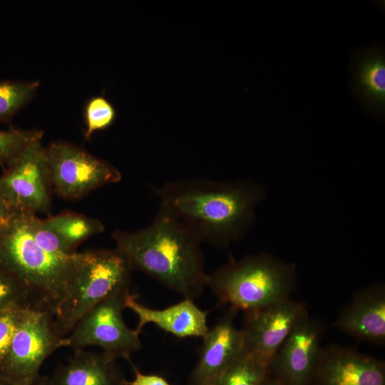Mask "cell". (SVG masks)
<instances>
[{
    "label": "cell",
    "mask_w": 385,
    "mask_h": 385,
    "mask_svg": "<svg viewBox=\"0 0 385 385\" xmlns=\"http://www.w3.org/2000/svg\"><path fill=\"white\" fill-rule=\"evenodd\" d=\"M337 330L359 340L385 343V287L375 284L357 292L343 307L333 324Z\"/></svg>",
    "instance_id": "obj_14"
},
{
    "label": "cell",
    "mask_w": 385,
    "mask_h": 385,
    "mask_svg": "<svg viewBox=\"0 0 385 385\" xmlns=\"http://www.w3.org/2000/svg\"><path fill=\"white\" fill-rule=\"evenodd\" d=\"M0 175V192L13 212L36 215L51 207V182L41 140L20 152Z\"/></svg>",
    "instance_id": "obj_9"
},
{
    "label": "cell",
    "mask_w": 385,
    "mask_h": 385,
    "mask_svg": "<svg viewBox=\"0 0 385 385\" xmlns=\"http://www.w3.org/2000/svg\"><path fill=\"white\" fill-rule=\"evenodd\" d=\"M260 385H281L276 380L272 378L270 376H267L263 380Z\"/></svg>",
    "instance_id": "obj_28"
},
{
    "label": "cell",
    "mask_w": 385,
    "mask_h": 385,
    "mask_svg": "<svg viewBox=\"0 0 385 385\" xmlns=\"http://www.w3.org/2000/svg\"><path fill=\"white\" fill-rule=\"evenodd\" d=\"M327 324L308 312L268 366V375L281 385H310Z\"/></svg>",
    "instance_id": "obj_11"
},
{
    "label": "cell",
    "mask_w": 385,
    "mask_h": 385,
    "mask_svg": "<svg viewBox=\"0 0 385 385\" xmlns=\"http://www.w3.org/2000/svg\"><path fill=\"white\" fill-rule=\"evenodd\" d=\"M267 375V367L243 351L213 385H260Z\"/></svg>",
    "instance_id": "obj_20"
},
{
    "label": "cell",
    "mask_w": 385,
    "mask_h": 385,
    "mask_svg": "<svg viewBox=\"0 0 385 385\" xmlns=\"http://www.w3.org/2000/svg\"><path fill=\"white\" fill-rule=\"evenodd\" d=\"M237 312L229 309L202 338L199 357L189 385H213L219 376L244 351L243 336L234 324Z\"/></svg>",
    "instance_id": "obj_13"
},
{
    "label": "cell",
    "mask_w": 385,
    "mask_h": 385,
    "mask_svg": "<svg viewBox=\"0 0 385 385\" xmlns=\"http://www.w3.org/2000/svg\"><path fill=\"white\" fill-rule=\"evenodd\" d=\"M130 289L117 290L84 314L71 332L63 339V346L75 351L96 346L115 359L130 361L131 355L142 347L136 332L123 317L124 297Z\"/></svg>",
    "instance_id": "obj_6"
},
{
    "label": "cell",
    "mask_w": 385,
    "mask_h": 385,
    "mask_svg": "<svg viewBox=\"0 0 385 385\" xmlns=\"http://www.w3.org/2000/svg\"><path fill=\"white\" fill-rule=\"evenodd\" d=\"M39 86L38 80H0V122H10L32 100Z\"/></svg>",
    "instance_id": "obj_19"
},
{
    "label": "cell",
    "mask_w": 385,
    "mask_h": 385,
    "mask_svg": "<svg viewBox=\"0 0 385 385\" xmlns=\"http://www.w3.org/2000/svg\"><path fill=\"white\" fill-rule=\"evenodd\" d=\"M132 270L117 248L86 252L68 295L53 317L56 332L66 337L101 301L117 290L130 289Z\"/></svg>",
    "instance_id": "obj_5"
},
{
    "label": "cell",
    "mask_w": 385,
    "mask_h": 385,
    "mask_svg": "<svg viewBox=\"0 0 385 385\" xmlns=\"http://www.w3.org/2000/svg\"><path fill=\"white\" fill-rule=\"evenodd\" d=\"M63 339L54 328L51 314L25 307L0 376L14 385H31L44 361L63 347Z\"/></svg>",
    "instance_id": "obj_7"
},
{
    "label": "cell",
    "mask_w": 385,
    "mask_h": 385,
    "mask_svg": "<svg viewBox=\"0 0 385 385\" xmlns=\"http://www.w3.org/2000/svg\"><path fill=\"white\" fill-rule=\"evenodd\" d=\"M41 130H24L10 128L0 130V165H7L14 157L31 143L41 140Z\"/></svg>",
    "instance_id": "obj_22"
},
{
    "label": "cell",
    "mask_w": 385,
    "mask_h": 385,
    "mask_svg": "<svg viewBox=\"0 0 385 385\" xmlns=\"http://www.w3.org/2000/svg\"><path fill=\"white\" fill-rule=\"evenodd\" d=\"M12 215L13 211L10 209L0 192V233L9 225Z\"/></svg>",
    "instance_id": "obj_26"
},
{
    "label": "cell",
    "mask_w": 385,
    "mask_h": 385,
    "mask_svg": "<svg viewBox=\"0 0 385 385\" xmlns=\"http://www.w3.org/2000/svg\"><path fill=\"white\" fill-rule=\"evenodd\" d=\"M296 278L294 264L262 252L231 258L208 274L207 287L221 304L246 312L290 298Z\"/></svg>",
    "instance_id": "obj_4"
},
{
    "label": "cell",
    "mask_w": 385,
    "mask_h": 385,
    "mask_svg": "<svg viewBox=\"0 0 385 385\" xmlns=\"http://www.w3.org/2000/svg\"><path fill=\"white\" fill-rule=\"evenodd\" d=\"M24 305H13L0 311V367L19 327Z\"/></svg>",
    "instance_id": "obj_23"
},
{
    "label": "cell",
    "mask_w": 385,
    "mask_h": 385,
    "mask_svg": "<svg viewBox=\"0 0 385 385\" xmlns=\"http://www.w3.org/2000/svg\"><path fill=\"white\" fill-rule=\"evenodd\" d=\"M51 186L61 197L74 200L102 186L120 181V172L111 163L66 141L46 148Z\"/></svg>",
    "instance_id": "obj_8"
},
{
    "label": "cell",
    "mask_w": 385,
    "mask_h": 385,
    "mask_svg": "<svg viewBox=\"0 0 385 385\" xmlns=\"http://www.w3.org/2000/svg\"><path fill=\"white\" fill-rule=\"evenodd\" d=\"M112 237L133 270L143 272L184 298L193 300L207 287L201 242L164 210L159 207L148 226L130 232L118 230Z\"/></svg>",
    "instance_id": "obj_2"
},
{
    "label": "cell",
    "mask_w": 385,
    "mask_h": 385,
    "mask_svg": "<svg viewBox=\"0 0 385 385\" xmlns=\"http://www.w3.org/2000/svg\"><path fill=\"white\" fill-rule=\"evenodd\" d=\"M310 385H385V364L354 348L321 347Z\"/></svg>",
    "instance_id": "obj_12"
},
{
    "label": "cell",
    "mask_w": 385,
    "mask_h": 385,
    "mask_svg": "<svg viewBox=\"0 0 385 385\" xmlns=\"http://www.w3.org/2000/svg\"><path fill=\"white\" fill-rule=\"evenodd\" d=\"M307 312L302 302L288 298L245 312L240 329L244 351L268 368L297 322Z\"/></svg>",
    "instance_id": "obj_10"
},
{
    "label": "cell",
    "mask_w": 385,
    "mask_h": 385,
    "mask_svg": "<svg viewBox=\"0 0 385 385\" xmlns=\"http://www.w3.org/2000/svg\"><path fill=\"white\" fill-rule=\"evenodd\" d=\"M138 295L128 292L124 297L125 308L138 317L135 331L140 334L145 324L152 323L179 338L202 337L208 332L207 312L200 309L192 299L183 301L162 309H154L138 301Z\"/></svg>",
    "instance_id": "obj_15"
},
{
    "label": "cell",
    "mask_w": 385,
    "mask_h": 385,
    "mask_svg": "<svg viewBox=\"0 0 385 385\" xmlns=\"http://www.w3.org/2000/svg\"><path fill=\"white\" fill-rule=\"evenodd\" d=\"M29 214L13 212L0 233V267L17 279L30 308L54 316L66 299L86 252L56 256L41 247L30 230Z\"/></svg>",
    "instance_id": "obj_3"
},
{
    "label": "cell",
    "mask_w": 385,
    "mask_h": 385,
    "mask_svg": "<svg viewBox=\"0 0 385 385\" xmlns=\"http://www.w3.org/2000/svg\"><path fill=\"white\" fill-rule=\"evenodd\" d=\"M86 130L84 136L89 139L97 131L109 128L116 118V110L113 105L103 96L90 98L84 106Z\"/></svg>",
    "instance_id": "obj_21"
},
{
    "label": "cell",
    "mask_w": 385,
    "mask_h": 385,
    "mask_svg": "<svg viewBox=\"0 0 385 385\" xmlns=\"http://www.w3.org/2000/svg\"><path fill=\"white\" fill-rule=\"evenodd\" d=\"M0 385H14L8 380L0 376Z\"/></svg>",
    "instance_id": "obj_29"
},
{
    "label": "cell",
    "mask_w": 385,
    "mask_h": 385,
    "mask_svg": "<svg viewBox=\"0 0 385 385\" xmlns=\"http://www.w3.org/2000/svg\"><path fill=\"white\" fill-rule=\"evenodd\" d=\"M153 188L160 208L181 222L201 244L217 248L245 236L255 221L257 207L266 197L261 185L244 179L192 177Z\"/></svg>",
    "instance_id": "obj_1"
},
{
    "label": "cell",
    "mask_w": 385,
    "mask_h": 385,
    "mask_svg": "<svg viewBox=\"0 0 385 385\" xmlns=\"http://www.w3.org/2000/svg\"><path fill=\"white\" fill-rule=\"evenodd\" d=\"M31 385H53L51 379L46 376L39 375Z\"/></svg>",
    "instance_id": "obj_27"
},
{
    "label": "cell",
    "mask_w": 385,
    "mask_h": 385,
    "mask_svg": "<svg viewBox=\"0 0 385 385\" xmlns=\"http://www.w3.org/2000/svg\"><path fill=\"white\" fill-rule=\"evenodd\" d=\"M17 304L30 307L27 290L17 279L0 267V311Z\"/></svg>",
    "instance_id": "obj_24"
},
{
    "label": "cell",
    "mask_w": 385,
    "mask_h": 385,
    "mask_svg": "<svg viewBox=\"0 0 385 385\" xmlns=\"http://www.w3.org/2000/svg\"><path fill=\"white\" fill-rule=\"evenodd\" d=\"M44 225L61 240L69 253L86 240L104 231L98 219L73 212H63L43 220Z\"/></svg>",
    "instance_id": "obj_18"
},
{
    "label": "cell",
    "mask_w": 385,
    "mask_h": 385,
    "mask_svg": "<svg viewBox=\"0 0 385 385\" xmlns=\"http://www.w3.org/2000/svg\"><path fill=\"white\" fill-rule=\"evenodd\" d=\"M53 385H125L116 359L104 352L75 351L68 362L58 367Z\"/></svg>",
    "instance_id": "obj_16"
},
{
    "label": "cell",
    "mask_w": 385,
    "mask_h": 385,
    "mask_svg": "<svg viewBox=\"0 0 385 385\" xmlns=\"http://www.w3.org/2000/svg\"><path fill=\"white\" fill-rule=\"evenodd\" d=\"M352 87L360 102L376 117L385 106V57L376 46L361 48L352 60Z\"/></svg>",
    "instance_id": "obj_17"
},
{
    "label": "cell",
    "mask_w": 385,
    "mask_h": 385,
    "mask_svg": "<svg viewBox=\"0 0 385 385\" xmlns=\"http://www.w3.org/2000/svg\"><path fill=\"white\" fill-rule=\"evenodd\" d=\"M132 366L135 377L132 381H126L125 385H170L163 376L156 374H143L133 364Z\"/></svg>",
    "instance_id": "obj_25"
}]
</instances>
